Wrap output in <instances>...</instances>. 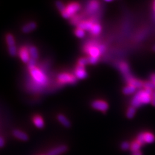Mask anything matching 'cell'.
I'll return each instance as SVG.
<instances>
[{"instance_id": "obj_26", "label": "cell", "mask_w": 155, "mask_h": 155, "mask_svg": "<svg viewBox=\"0 0 155 155\" xmlns=\"http://www.w3.org/2000/svg\"><path fill=\"white\" fill-rule=\"evenodd\" d=\"M8 52L11 57H16L17 55V48L16 45L8 47Z\"/></svg>"}, {"instance_id": "obj_16", "label": "cell", "mask_w": 155, "mask_h": 155, "mask_svg": "<svg viewBox=\"0 0 155 155\" xmlns=\"http://www.w3.org/2000/svg\"><path fill=\"white\" fill-rule=\"evenodd\" d=\"M57 120L63 125L64 127H69L71 126V123L70 121L68 120L63 114H59L57 116Z\"/></svg>"}, {"instance_id": "obj_41", "label": "cell", "mask_w": 155, "mask_h": 155, "mask_svg": "<svg viewBox=\"0 0 155 155\" xmlns=\"http://www.w3.org/2000/svg\"><path fill=\"white\" fill-rule=\"evenodd\" d=\"M107 2H112V1H105Z\"/></svg>"}, {"instance_id": "obj_37", "label": "cell", "mask_w": 155, "mask_h": 155, "mask_svg": "<svg viewBox=\"0 0 155 155\" xmlns=\"http://www.w3.org/2000/svg\"><path fill=\"white\" fill-rule=\"evenodd\" d=\"M151 81L154 84L155 86V74H153L151 76Z\"/></svg>"}, {"instance_id": "obj_39", "label": "cell", "mask_w": 155, "mask_h": 155, "mask_svg": "<svg viewBox=\"0 0 155 155\" xmlns=\"http://www.w3.org/2000/svg\"><path fill=\"white\" fill-rule=\"evenodd\" d=\"M154 10H155V1L154 2Z\"/></svg>"}, {"instance_id": "obj_33", "label": "cell", "mask_w": 155, "mask_h": 155, "mask_svg": "<svg viewBox=\"0 0 155 155\" xmlns=\"http://www.w3.org/2000/svg\"><path fill=\"white\" fill-rule=\"evenodd\" d=\"M88 61H89V63L92 64H96L98 62V57H90L88 58Z\"/></svg>"}, {"instance_id": "obj_12", "label": "cell", "mask_w": 155, "mask_h": 155, "mask_svg": "<svg viewBox=\"0 0 155 155\" xmlns=\"http://www.w3.org/2000/svg\"><path fill=\"white\" fill-rule=\"evenodd\" d=\"M36 27H37V25L35 22H30L28 24L24 25L22 27L21 30L22 32L25 34H28L29 32H31L32 31H34L36 28Z\"/></svg>"}, {"instance_id": "obj_11", "label": "cell", "mask_w": 155, "mask_h": 155, "mask_svg": "<svg viewBox=\"0 0 155 155\" xmlns=\"http://www.w3.org/2000/svg\"><path fill=\"white\" fill-rule=\"evenodd\" d=\"M19 55L21 58V60L25 63H28V62L30 59V55L28 49L26 48H23L20 49L19 52Z\"/></svg>"}, {"instance_id": "obj_13", "label": "cell", "mask_w": 155, "mask_h": 155, "mask_svg": "<svg viewBox=\"0 0 155 155\" xmlns=\"http://www.w3.org/2000/svg\"><path fill=\"white\" fill-rule=\"evenodd\" d=\"M99 8V2L97 1H92L89 2L87 7V11L92 14L95 12Z\"/></svg>"}, {"instance_id": "obj_15", "label": "cell", "mask_w": 155, "mask_h": 155, "mask_svg": "<svg viewBox=\"0 0 155 155\" xmlns=\"http://www.w3.org/2000/svg\"><path fill=\"white\" fill-rule=\"evenodd\" d=\"M93 24L91 21H83L80 22L78 24V28L82 29L84 31H90L92 28L93 26Z\"/></svg>"}, {"instance_id": "obj_2", "label": "cell", "mask_w": 155, "mask_h": 155, "mask_svg": "<svg viewBox=\"0 0 155 155\" xmlns=\"http://www.w3.org/2000/svg\"><path fill=\"white\" fill-rule=\"evenodd\" d=\"M80 8V5L77 2H72L66 7L65 10L62 13V16L65 19H69L73 16Z\"/></svg>"}, {"instance_id": "obj_1", "label": "cell", "mask_w": 155, "mask_h": 155, "mask_svg": "<svg viewBox=\"0 0 155 155\" xmlns=\"http://www.w3.org/2000/svg\"><path fill=\"white\" fill-rule=\"evenodd\" d=\"M153 90L149 89L141 90L137 92L132 101V105L135 108L151 103V95Z\"/></svg>"}, {"instance_id": "obj_14", "label": "cell", "mask_w": 155, "mask_h": 155, "mask_svg": "<svg viewBox=\"0 0 155 155\" xmlns=\"http://www.w3.org/2000/svg\"><path fill=\"white\" fill-rule=\"evenodd\" d=\"M129 85H131L134 87L135 88H141L144 86V82L141 80L135 79L134 78H130L128 80H127Z\"/></svg>"}, {"instance_id": "obj_9", "label": "cell", "mask_w": 155, "mask_h": 155, "mask_svg": "<svg viewBox=\"0 0 155 155\" xmlns=\"http://www.w3.org/2000/svg\"><path fill=\"white\" fill-rule=\"evenodd\" d=\"M67 147L66 145H60L57 148H54L52 150H51L47 154V155H59L63 153H64L67 151Z\"/></svg>"}, {"instance_id": "obj_23", "label": "cell", "mask_w": 155, "mask_h": 155, "mask_svg": "<svg viewBox=\"0 0 155 155\" xmlns=\"http://www.w3.org/2000/svg\"><path fill=\"white\" fill-rule=\"evenodd\" d=\"M141 147V145L137 141H134L130 145V150L133 153H134L139 151Z\"/></svg>"}, {"instance_id": "obj_34", "label": "cell", "mask_w": 155, "mask_h": 155, "mask_svg": "<svg viewBox=\"0 0 155 155\" xmlns=\"http://www.w3.org/2000/svg\"><path fill=\"white\" fill-rule=\"evenodd\" d=\"M151 104L154 106H155V90H154L151 95Z\"/></svg>"}, {"instance_id": "obj_8", "label": "cell", "mask_w": 155, "mask_h": 155, "mask_svg": "<svg viewBox=\"0 0 155 155\" xmlns=\"http://www.w3.org/2000/svg\"><path fill=\"white\" fill-rule=\"evenodd\" d=\"M75 77L78 79H83L87 77V73L85 70V67L78 66L76 70L75 71Z\"/></svg>"}, {"instance_id": "obj_3", "label": "cell", "mask_w": 155, "mask_h": 155, "mask_svg": "<svg viewBox=\"0 0 155 155\" xmlns=\"http://www.w3.org/2000/svg\"><path fill=\"white\" fill-rule=\"evenodd\" d=\"M31 74L36 81L42 85H44L47 82V78L44 73L36 67H34L29 70Z\"/></svg>"}, {"instance_id": "obj_38", "label": "cell", "mask_w": 155, "mask_h": 155, "mask_svg": "<svg viewBox=\"0 0 155 155\" xmlns=\"http://www.w3.org/2000/svg\"><path fill=\"white\" fill-rule=\"evenodd\" d=\"M142 155V152H141V151H139L138 152L133 153V155Z\"/></svg>"}, {"instance_id": "obj_10", "label": "cell", "mask_w": 155, "mask_h": 155, "mask_svg": "<svg viewBox=\"0 0 155 155\" xmlns=\"http://www.w3.org/2000/svg\"><path fill=\"white\" fill-rule=\"evenodd\" d=\"M13 135L14 137L19 140H20L21 141H27L28 140L29 137L27 133H25V132L18 130V129H15L13 132Z\"/></svg>"}, {"instance_id": "obj_28", "label": "cell", "mask_w": 155, "mask_h": 155, "mask_svg": "<svg viewBox=\"0 0 155 155\" xmlns=\"http://www.w3.org/2000/svg\"><path fill=\"white\" fill-rule=\"evenodd\" d=\"M56 6H57V8L58 9V10L61 12V13L63 12L66 9V7L64 5L63 3L61 1H57L56 2Z\"/></svg>"}, {"instance_id": "obj_36", "label": "cell", "mask_w": 155, "mask_h": 155, "mask_svg": "<svg viewBox=\"0 0 155 155\" xmlns=\"http://www.w3.org/2000/svg\"><path fill=\"white\" fill-rule=\"evenodd\" d=\"M98 48L101 54L104 53V52L105 51V47L104 45H99L98 47Z\"/></svg>"}, {"instance_id": "obj_30", "label": "cell", "mask_w": 155, "mask_h": 155, "mask_svg": "<svg viewBox=\"0 0 155 155\" xmlns=\"http://www.w3.org/2000/svg\"><path fill=\"white\" fill-rule=\"evenodd\" d=\"M89 64L88 61V58H85V57H82L80 58L79 61H78V66L85 67L86 64Z\"/></svg>"}, {"instance_id": "obj_22", "label": "cell", "mask_w": 155, "mask_h": 155, "mask_svg": "<svg viewBox=\"0 0 155 155\" xmlns=\"http://www.w3.org/2000/svg\"><path fill=\"white\" fill-rule=\"evenodd\" d=\"M136 113V108L133 106H130V107H129V109L127 110V117L129 119H132L134 117Z\"/></svg>"}, {"instance_id": "obj_21", "label": "cell", "mask_w": 155, "mask_h": 155, "mask_svg": "<svg viewBox=\"0 0 155 155\" xmlns=\"http://www.w3.org/2000/svg\"><path fill=\"white\" fill-rule=\"evenodd\" d=\"M136 88H135L133 86L131 85H128L126 87H125L122 90V92L125 95H130L136 92Z\"/></svg>"}, {"instance_id": "obj_6", "label": "cell", "mask_w": 155, "mask_h": 155, "mask_svg": "<svg viewBox=\"0 0 155 155\" xmlns=\"http://www.w3.org/2000/svg\"><path fill=\"white\" fill-rule=\"evenodd\" d=\"M86 52L90 56V57H95L98 58L99 56L101 54V52L99 50L98 47H96L95 45H89L86 47Z\"/></svg>"}, {"instance_id": "obj_31", "label": "cell", "mask_w": 155, "mask_h": 155, "mask_svg": "<svg viewBox=\"0 0 155 155\" xmlns=\"http://www.w3.org/2000/svg\"><path fill=\"white\" fill-rule=\"evenodd\" d=\"M130 144L129 142L127 141H124L123 142H122L121 145V148L124 150V151H127L129 149H130Z\"/></svg>"}, {"instance_id": "obj_20", "label": "cell", "mask_w": 155, "mask_h": 155, "mask_svg": "<svg viewBox=\"0 0 155 155\" xmlns=\"http://www.w3.org/2000/svg\"><path fill=\"white\" fill-rule=\"evenodd\" d=\"M101 27L98 24H94L90 30V32L93 35H98L101 32Z\"/></svg>"}, {"instance_id": "obj_17", "label": "cell", "mask_w": 155, "mask_h": 155, "mask_svg": "<svg viewBox=\"0 0 155 155\" xmlns=\"http://www.w3.org/2000/svg\"><path fill=\"white\" fill-rule=\"evenodd\" d=\"M34 123L36 127L39 129H42L44 127V122L40 116H36L34 118Z\"/></svg>"}, {"instance_id": "obj_25", "label": "cell", "mask_w": 155, "mask_h": 155, "mask_svg": "<svg viewBox=\"0 0 155 155\" xmlns=\"http://www.w3.org/2000/svg\"><path fill=\"white\" fill-rule=\"evenodd\" d=\"M143 87H144L145 89H149L153 91L155 90V85L151 81H147V82H144Z\"/></svg>"}, {"instance_id": "obj_32", "label": "cell", "mask_w": 155, "mask_h": 155, "mask_svg": "<svg viewBox=\"0 0 155 155\" xmlns=\"http://www.w3.org/2000/svg\"><path fill=\"white\" fill-rule=\"evenodd\" d=\"M36 60L32 58H30L28 62V66L29 69H31L34 67H35Z\"/></svg>"}, {"instance_id": "obj_29", "label": "cell", "mask_w": 155, "mask_h": 155, "mask_svg": "<svg viewBox=\"0 0 155 155\" xmlns=\"http://www.w3.org/2000/svg\"><path fill=\"white\" fill-rule=\"evenodd\" d=\"M137 141L141 145H144L145 143L144 140V133H141L138 135L137 138Z\"/></svg>"}, {"instance_id": "obj_7", "label": "cell", "mask_w": 155, "mask_h": 155, "mask_svg": "<svg viewBox=\"0 0 155 155\" xmlns=\"http://www.w3.org/2000/svg\"><path fill=\"white\" fill-rule=\"evenodd\" d=\"M119 68H120V70L121 71V72L124 75V77L126 78L127 80H128L129 79H130V78L132 77V76L130 75V72L129 67L127 63H125V62L121 63L120 64Z\"/></svg>"}, {"instance_id": "obj_27", "label": "cell", "mask_w": 155, "mask_h": 155, "mask_svg": "<svg viewBox=\"0 0 155 155\" xmlns=\"http://www.w3.org/2000/svg\"><path fill=\"white\" fill-rule=\"evenodd\" d=\"M75 35L79 38H83L85 36V31L82 29L78 28L75 31Z\"/></svg>"}, {"instance_id": "obj_24", "label": "cell", "mask_w": 155, "mask_h": 155, "mask_svg": "<svg viewBox=\"0 0 155 155\" xmlns=\"http://www.w3.org/2000/svg\"><path fill=\"white\" fill-rule=\"evenodd\" d=\"M6 41L8 47L15 45V40L12 34H7L6 36Z\"/></svg>"}, {"instance_id": "obj_5", "label": "cell", "mask_w": 155, "mask_h": 155, "mask_svg": "<svg viewBox=\"0 0 155 155\" xmlns=\"http://www.w3.org/2000/svg\"><path fill=\"white\" fill-rule=\"evenodd\" d=\"M92 106L94 109L101 112H105L109 108L108 104L106 102L101 100H97L94 101L92 104Z\"/></svg>"}, {"instance_id": "obj_40", "label": "cell", "mask_w": 155, "mask_h": 155, "mask_svg": "<svg viewBox=\"0 0 155 155\" xmlns=\"http://www.w3.org/2000/svg\"><path fill=\"white\" fill-rule=\"evenodd\" d=\"M153 50H154V51H155V45L153 47Z\"/></svg>"}, {"instance_id": "obj_35", "label": "cell", "mask_w": 155, "mask_h": 155, "mask_svg": "<svg viewBox=\"0 0 155 155\" xmlns=\"http://www.w3.org/2000/svg\"><path fill=\"white\" fill-rule=\"evenodd\" d=\"M5 142L2 137H0V148H2L5 145Z\"/></svg>"}, {"instance_id": "obj_19", "label": "cell", "mask_w": 155, "mask_h": 155, "mask_svg": "<svg viewBox=\"0 0 155 155\" xmlns=\"http://www.w3.org/2000/svg\"><path fill=\"white\" fill-rule=\"evenodd\" d=\"M29 55L31 58L34 59H37L39 57V53H38V51L35 47L34 46H32L29 48Z\"/></svg>"}, {"instance_id": "obj_18", "label": "cell", "mask_w": 155, "mask_h": 155, "mask_svg": "<svg viewBox=\"0 0 155 155\" xmlns=\"http://www.w3.org/2000/svg\"><path fill=\"white\" fill-rule=\"evenodd\" d=\"M144 140L145 143L151 144L155 141V136L151 133H149V132L144 133Z\"/></svg>"}, {"instance_id": "obj_4", "label": "cell", "mask_w": 155, "mask_h": 155, "mask_svg": "<svg viewBox=\"0 0 155 155\" xmlns=\"http://www.w3.org/2000/svg\"><path fill=\"white\" fill-rule=\"evenodd\" d=\"M57 79L62 83L73 84L77 82V78L74 75L68 73H62L58 75Z\"/></svg>"}]
</instances>
